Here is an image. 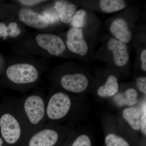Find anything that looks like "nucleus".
<instances>
[{
	"instance_id": "f3484780",
	"label": "nucleus",
	"mask_w": 146,
	"mask_h": 146,
	"mask_svg": "<svg viewBox=\"0 0 146 146\" xmlns=\"http://www.w3.org/2000/svg\"><path fill=\"white\" fill-rule=\"evenodd\" d=\"M86 15V11L84 9H80L77 11L71 20V25L76 28L81 29L83 27L85 23Z\"/></svg>"
},
{
	"instance_id": "39448f33",
	"label": "nucleus",
	"mask_w": 146,
	"mask_h": 146,
	"mask_svg": "<svg viewBox=\"0 0 146 146\" xmlns=\"http://www.w3.org/2000/svg\"><path fill=\"white\" fill-rule=\"evenodd\" d=\"M38 45L52 55L59 56L65 51V43L59 36L54 34H39L36 37Z\"/></svg>"
},
{
	"instance_id": "f03ea898",
	"label": "nucleus",
	"mask_w": 146,
	"mask_h": 146,
	"mask_svg": "<svg viewBox=\"0 0 146 146\" xmlns=\"http://www.w3.org/2000/svg\"><path fill=\"white\" fill-rule=\"evenodd\" d=\"M71 106V100L67 94L63 92L56 93L51 97L47 104V117L52 120L62 119L68 114Z\"/></svg>"
},
{
	"instance_id": "7ed1b4c3",
	"label": "nucleus",
	"mask_w": 146,
	"mask_h": 146,
	"mask_svg": "<svg viewBox=\"0 0 146 146\" xmlns=\"http://www.w3.org/2000/svg\"><path fill=\"white\" fill-rule=\"evenodd\" d=\"M24 109L28 119L33 125H37L44 117L46 108L44 100L37 95L28 97L24 104Z\"/></svg>"
},
{
	"instance_id": "412c9836",
	"label": "nucleus",
	"mask_w": 146,
	"mask_h": 146,
	"mask_svg": "<svg viewBox=\"0 0 146 146\" xmlns=\"http://www.w3.org/2000/svg\"><path fill=\"white\" fill-rule=\"evenodd\" d=\"M43 15L46 18L49 23H54L60 19L58 13L56 11H54L52 9L45 11L43 13Z\"/></svg>"
},
{
	"instance_id": "bb28decb",
	"label": "nucleus",
	"mask_w": 146,
	"mask_h": 146,
	"mask_svg": "<svg viewBox=\"0 0 146 146\" xmlns=\"http://www.w3.org/2000/svg\"><path fill=\"white\" fill-rule=\"evenodd\" d=\"M3 144V141L2 139L0 137V146H2Z\"/></svg>"
},
{
	"instance_id": "a211bd4d",
	"label": "nucleus",
	"mask_w": 146,
	"mask_h": 146,
	"mask_svg": "<svg viewBox=\"0 0 146 146\" xmlns=\"http://www.w3.org/2000/svg\"><path fill=\"white\" fill-rule=\"evenodd\" d=\"M106 146H130L124 138L114 133H110L106 136Z\"/></svg>"
},
{
	"instance_id": "9d476101",
	"label": "nucleus",
	"mask_w": 146,
	"mask_h": 146,
	"mask_svg": "<svg viewBox=\"0 0 146 146\" xmlns=\"http://www.w3.org/2000/svg\"><path fill=\"white\" fill-rule=\"evenodd\" d=\"M58 138V134L56 131L51 129H45L32 136L29 146H53Z\"/></svg>"
},
{
	"instance_id": "2eb2a0df",
	"label": "nucleus",
	"mask_w": 146,
	"mask_h": 146,
	"mask_svg": "<svg viewBox=\"0 0 146 146\" xmlns=\"http://www.w3.org/2000/svg\"><path fill=\"white\" fill-rule=\"evenodd\" d=\"M99 6L104 12L112 13L123 9L126 7V4L123 0H101Z\"/></svg>"
},
{
	"instance_id": "0eeeda50",
	"label": "nucleus",
	"mask_w": 146,
	"mask_h": 146,
	"mask_svg": "<svg viewBox=\"0 0 146 146\" xmlns=\"http://www.w3.org/2000/svg\"><path fill=\"white\" fill-rule=\"evenodd\" d=\"M60 83L62 87L67 91L80 93L86 90L89 82L86 76L78 73L63 76L60 79Z\"/></svg>"
},
{
	"instance_id": "1a4fd4ad",
	"label": "nucleus",
	"mask_w": 146,
	"mask_h": 146,
	"mask_svg": "<svg viewBox=\"0 0 146 146\" xmlns=\"http://www.w3.org/2000/svg\"><path fill=\"white\" fill-rule=\"evenodd\" d=\"M107 46L108 49L112 53L115 65L119 67L125 65L129 60V54L126 44L116 38H112L108 41Z\"/></svg>"
},
{
	"instance_id": "4be33fe9",
	"label": "nucleus",
	"mask_w": 146,
	"mask_h": 146,
	"mask_svg": "<svg viewBox=\"0 0 146 146\" xmlns=\"http://www.w3.org/2000/svg\"><path fill=\"white\" fill-rule=\"evenodd\" d=\"M8 36L16 37L20 35L21 33V30L18 27V25L14 22H11L9 25Z\"/></svg>"
},
{
	"instance_id": "20e7f679",
	"label": "nucleus",
	"mask_w": 146,
	"mask_h": 146,
	"mask_svg": "<svg viewBox=\"0 0 146 146\" xmlns=\"http://www.w3.org/2000/svg\"><path fill=\"white\" fill-rule=\"evenodd\" d=\"M0 128L3 138L7 143H16L21 137V125L15 116L5 113L0 118Z\"/></svg>"
},
{
	"instance_id": "b1692460",
	"label": "nucleus",
	"mask_w": 146,
	"mask_h": 146,
	"mask_svg": "<svg viewBox=\"0 0 146 146\" xmlns=\"http://www.w3.org/2000/svg\"><path fill=\"white\" fill-rule=\"evenodd\" d=\"M8 36V27L5 24L0 23V37H6Z\"/></svg>"
},
{
	"instance_id": "ddd939ff",
	"label": "nucleus",
	"mask_w": 146,
	"mask_h": 146,
	"mask_svg": "<svg viewBox=\"0 0 146 146\" xmlns=\"http://www.w3.org/2000/svg\"><path fill=\"white\" fill-rule=\"evenodd\" d=\"M119 86L118 80L115 76H109L104 85L98 89L97 93L100 97L107 98L113 96L117 93Z\"/></svg>"
},
{
	"instance_id": "9b49d317",
	"label": "nucleus",
	"mask_w": 146,
	"mask_h": 146,
	"mask_svg": "<svg viewBox=\"0 0 146 146\" xmlns=\"http://www.w3.org/2000/svg\"><path fill=\"white\" fill-rule=\"evenodd\" d=\"M110 30L116 39L125 44L130 42L132 38L127 22L123 18H116L112 21Z\"/></svg>"
},
{
	"instance_id": "393cba45",
	"label": "nucleus",
	"mask_w": 146,
	"mask_h": 146,
	"mask_svg": "<svg viewBox=\"0 0 146 146\" xmlns=\"http://www.w3.org/2000/svg\"><path fill=\"white\" fill-rule=\"evenodd\" d=\"M19 1L24 5L28 6H31L35 5L37 4L45 1L43 0H21Z\"/></svg>"
},
{
	"instance_id": "a878e982",
	"label": "nucleus",
	"mask_w": 146,
	"mask_h": 146,
	"mask_svg": "<svg viewBox=\"0 0 146 146\" xmlns=\"http://www.w3.org/2000/svg\"><path fill=\"white\" fill-rule=\"evenodd\" d=\"M141 63V68L143 70L146 71V50L144 49L141 52L140 56Z\"/></svg>"
},
{
	"instance_id": "6e6552de",
	"label": "nucleus",
	"mask_w": 146,
	"mask_h": 146,
	"mask_svg": "<svg viewBox=\"0 0 146 146\" xmlns=\"http://www.w3.org/2000/svg\"><path fill=\"white\" fill-rule=\"evenodd\" d=\"M19 18L21 22L35 29H42L49 25L48 21L43 15L28 9H22L19 12Z\"/></svg>"
},
{
	"instance_id": "aec40b11",
	"label": "nucleus",
	"mask_w": 146,
	"mask_h": 146,
	"mask_svg": "<svg viewBox=\"0 0 146 146\" xmlns=\"http://www.w3.org/2000/svg\"><path fill=\"white\" fill-rule=\"evenodd\" d=\"M140 129L145 135L146 134V102H144L141 107Z\"/></svg>"
},
{
	"instance_id": "5701e85b",
	"label": "nucleus",
	"mask_w": 146,
	"mask_h": 146,
	"mask_svg": "<svg viewBox=\"0 0 146 146\" xmlns=\"http://www.w3.org/2000/svg\"><path fill=\"white\" fill-rule=\"evenodd\" d=\"M136 85L139 91L146 94V77H141L136 80Z\"/></svg>"
},
{
	"instance_id": "dca6fc26",
	"label": "nucleus",
	"mask_w": 146,
	"mask_h": 146,
	"mask_svg": "<svg viewBox=\"0 0 146 146\" xmlns=\"http://www.w3.org/2000/svg\"><path fill=\"white\" fill-rule=\"evenodd\" d=\"M119 97V98L116 100L118 103L120 105L127 104L132 106L137 102L138 94L135 89L129 88L127 89L123 95ZM117 100V99H116Z\"/></svg>"
},
{
	"instance_id": "f257e3e1",
	"label": "nucleus",
	"mask_w": 146,
	"mask_h": 146,
	"mask_svg": "<svg viewBox=\"0 0 146 146\" xmlns=\"http://www.w3.org/2000/svg\"><path fill=\"white\" fill-rule=\"evenodd\" d=\"M7 78L18 84H26L36 81L39 76L37 70L27 63L16 64L9 66L6 71Z\"/></svg>"
},
{
	"instance_id": "f8f14e48",
	"label": "nucleus",
	"mask_w": 146,
	"mask_h": 146,
	"mask_svg": "<svg viewBox=\"0 0 146 146\" xmlns=\"http://www.w3.org/2000/svg\"><path fill=\"white\" fill-rule=\"evenodd\" d=\"M54 8L60 20L65 24L70 23L76 9L74 5L63 1H56L55 4Z\"/></svg>"
},
{
	"instance_id": "4468645a",
	"label": "nucleus",
	"mask_w": 146,
	"mask_h": 146,
	"mask_svg": "<svg viewBox=\"0 0 146 146\" xmlns=\"http://www.w3.org/2000/svg\"><path fill=\"white\" fill-rule=\"evenodd\" d=\"M123 116L133 129L136 131L140 129L141 112L140 110L133 107L127 108L123 111Z\"/></svg>"
},
{
	"instance_id": "423d86ee",
	"label": "nucleus",
	"mask_w": 146,
	"mask_h": 146,
	"mask_svg": "<svg viewBox=\"0 0 146 146\" xmlns=\"http://www.w3.org/2000/svg\"><path fill=\"white\" fill-rule=\"evenodd\" d=\"M66 45L71 52L81 56H84L88 51V45L81 29L72 27L68 31Z\"/></svg>"
},
{
	"instance_id": "6ab92c4d",
	"label": "nucleus",
	"mask_w": 146,
	"mask_h": 146,
	"mask_svg": "<svg viewBox=\"0 0 146 146\" xmlns=\"http://www.w3.org/2000/svg\"><path fill=\"white\" fill-rule=\"evenodd\" d=\"M72 146H91V142L89 136L81 135L75 140Z\"/></svg>"
}]
</instances>
